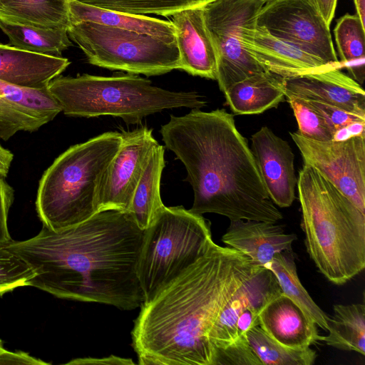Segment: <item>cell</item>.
Returning a JSON list of instances; mask_svg holds the SVG:
<instances>
[{"label": "cell", "mask_w": 365, "mask_h": 365, "mask_svg": "<svg viewBox=\"0 0 365 365\" xmlns=\"http://www.w3.org/2000/svg\"><path fill=\"white\" fill-rule=\"evenodd\" d=\"M356 15L361 24L365 26V0H354Z\"/></svg>", "instance_id": "b9f144b4"}, {"label": "cell", "mask_w": 365, "mask_h": 365, "mask_svg": "<svg viewBox=\"0 0 365 365\" xmlns=\"http://www.w3.org/2000/svg\"><path fill=\"white\" fill-rule=\"evenodd\" d=\"M0 29L8 36L9 45L25 51L61 57L72 45L66 29L36 27L1 18Z\"/></svg>", "instance_id": "83f0119b"}, {"label": "cell", "mask_w": 365, "mask_h": 365, "mask_svg": "<svg viewBox=\"0 0 365 365\" xmlns=\"http://www.w3.org/2000/svg\"><path fill=\"white\" fill-rule=\"evenodd\" d=\"M120 146L106 169L97 193L98 212L118 210L128 212L135 190L149 155L158 143L153 130L146 126L122 130Z\"/></svg>", "instance_id": "7c38bea8"}, {"label": "cell", "mask_w": 365, "mask_h": 365, "mask_svg": "<svg viewBox=\"0 0 365 365\" xmlns=\"http://www.w3.org/2000/svg\"><path fill=\"white\" fill-rule=\"evenodd\" d=\"M285 95L317 101L365 115V91L337 66L284 78Z\"/></svg>", "instance_id": "9a60e30c"}, {"label": "cell", "mask_w": 365, "mask_h": 365, "mask_svg": "<svg viewBox=\"0 0 365 365\" xmlns=\"http://www.w3.org/2000/svg\"><path fill=\"white\" fill-rule=\"evenodd\" d=\"M365 121H358L349 124L334 134L333 140H344L354 136L365 135Z\"/></svg>", "instance_id": "ab89813d"}, {"label": "cell", "mask_w": 365, "mask_h": 365, "mask_svg": "<svg viewBox=\"0 0 365 365\" xmlns=\"http://www.w3.org/2000/svg\"><path fill=\"white\" fill-rule=\"evenodd\" d=\"M223 93L234 113H262L277 107L285 97L284 78L264 71L233 83Z\"/></svg>", "instance_id": "7402d4cb"}, {"label": "cell", "mask_w": 365, "mask_h": 365, "mask_svg": "<svg viewBox=\"0 0 365 365\" xmlns=\"http://www.w3.org/2000/svg\"><path fill=\"white\" fill-rule=\"evenodd\" d=\"M5 351V349L4 348L3 346V342L0 339V354Z\"/></svg>", "instance_id": "7bdbcfd3"}, {"label": "cell", "mask_w": 365, "mask_h": 365, "mask_svg": "<svg viewBox=\"0 0 365 365\" xmlns=\"http://www.w3.org/2000/svg\"><path fill=\"white\" fill-rule=\"evenodd\" d=\"M330 26L336 9L337 0H308Z\"/></svg>", "instance_id": "f35d334b"}, {"label": "cell", "mask_w": 365, "mask_h": 365, "mask_svg": "<svg viewBox=\"0 0 365 365\" xmlns=\"http://www.w3.org/2000/svg\"><path fill=\"white\" fill-rule=\"evenodd\" d=\"M339 62L352 78L363 83L365 74V26L356 14L340 17L334 29Z\"/></svg>", "instance_id": "f1b7e54d"}, {"label": "cell", "mask_w": 365, "mask_h": 365, "mask_svg": "<svg viewBox=\"0 0 365 365\" xmlns=\"http://www.w3.org/2000/svg\"><path fill=\"white\" fill-rule=\"evenodd\" d=\"M68 35L96 66L147 76L180 69L175 41L90 21L71 23Z\"/></svg>", "instance_id": "ba28073f"}, {"label": "cell", "mask_w": 365, "mask_h": 365, "mask_svg": "<svg viewBox=\"0 0 365 365\" xmlns=\"http://www.w3.org/2000/svg\"><path fill=\"white\" fill-rule=\"evenodd\" d=\"M245 44L249 53L266 71L284 78L298 76L332 65L272 36L264 29L256 25L247 29Z\"/></svg>", "instance_id": "ac0fdd59"}, {"label": "cell", "mask_w": 365, "mask_h": 365, "mask_svg": "<svg viewBox=\"0 0 365 365\" xmlns=\"http://www.w3.org/2000/svg\"><path fill=\"white\" fill-rule=\"evenodd\" d=\"M213 242L210 225L182 206H164L145 230L137 274L144 302L194 264Z\"/></svg>", "instance_id": "52a82bcc"}, {"label": "cell", "mask_w": 365, "mask_h": 365, "mask_svg": "<svg viewBox=\"0 0 365 365\" xmlns=\"http://www.w3.org/2000/svg\"><path fill=\"white\" fill-rule=\"evenodd\" d=\"M258 320L267 334L288 347H310L322 339L317 325L282 292L263 307Z\"/></svg>", "instance_id": "44dd1931"}, {"label": "cell", "mask_w": 365, "mask_h": 365, "mask_svg": "<svg viewBox=\"0 0 365 365\" xmlns=\"http://www.w3.org/2000/svg\"><path fill=\"white\" fill-rule=\"evenodd\" d=\"M145 230L132 215L99 211L74 226L4 245L36 276L29 286L61 299L132 310L144 301L137 267Z\"/></svg>", "instance_id": "6da1fadb"}, {"label": "cell", "mask_w": 365, "mask_h": 365, "mask_svg": "<svg viewBox=\"0 0 365 365\" xmlns=\"http://www.w3.org/2000/svg\"><path fill=\"white\" fill-rule=\"evenodd\" d=\"M297 239L276 222L238 220L230 221L222 241L248 257L254 265L264 268L275 254L292 252Z\"/></svg>", "instance_id": "d6986e66"}, {"label": "cell", "mask_w": 365, "mask_h": 365, "mask_svg": "<svg viewBox=\"0 0 365 365\" xmlns=\"http://www.w3.org/2000/svg\"><path fill=\"white\" fill-rule=\"evenodd\" d=\"M259 267L212 242L207 252L140 305L131 331L140 365H215L209 333L220 312Z\"/></svg>", "instance_id": "7a4b0ae2"}, {"label": "cell", "mask_w": 365, "mask_h": 365, "mask_svg": "<svg viewBox=\"0 0 365 365\" xmlns=\"http://www.w3.org/2000/svg\"><path fill=\"white\" fill-rule=\"evenodd\" d=\"M290 136L304 165L317 170L365 213V135L344 140L318 141Z\"/></svg>", "instance_id": "8fae6325"}, {"label": "cell", "mask_w": 365, "mask_h": 365, "mask_svg": "<svg viewBox=\"0 0 365 365\" xmlns=\"http://www.w3.org/2000/svg\"><path fill=\"white\" fill-rule=\"evenodd\" d=\"M323 117L334 133L338 130L358 121H365V115L317 101H308Z\"/></svg>", "instance_id": "e575fe53"}, {"label": "cell", "mask_w": 365, "mask_h": 365, "mask_svg": "<svg viewBox=\"0 0 365 365\" xmlns=\"http://www.w3.org/2000/svg\"><path fill=\"white\" fill-rule=\"evenodd\" d=\"M247 340L262 364L312 365L317 359L316 351L307 348H291L284 346L267 334L259 325L250 329Z\"/></svg>", "instance_id": "f546056e"}, {"label": "cell", "mask_w": 365, "mask_h": 365, "mask_svg": "<svg viewBox=\"0 0 365 365\" xmlns=\"http://www.w3.org/2000/svg\"><path fill=\"white\" fill-rule=\"evenodd\" d=\"M259 365L262 364L250 347L247 337L220 351L216 356L215 365Z\"/></svg>", "instance_id": "836d02e7"}, {"label": "cell", "mask_w": 365, "mask_h": 365, "mask_svg": "<svg viewBox=\"0 0 365 365\" xmlns=\"http://www.w3.org/2000/svg\"><path fill=\"white\" fill-rule=\"evenodd\" d=\"M48 90L65 115L86 118L110 115L128 124L140 123L145 117L166 109H200L207 105L203 96L195 91H168L133 73L58 76L49 83Z\"/></svg>", "instance_id": "8992f818"}, {"label": "cell", "mask_w": 365, "mask_h": 365, "mask_svg": "<svg viewBox=\"0 0 365 365\" xmlns=\"http://www.w3.org/2000/svg\"><path fill=\"white\" fill-rule=\"evenodd\" d=\"M14 364L48 365L49 364L22 351L11 352L5 349L0 354V365Z\"/></svg>", "instance_id": "8d00e7d4"}, {"label": "cell", "mask_w": 365, "mask_h": 365, "mask_svg": "<svg viewBox=\"0 0 365 365\" xmlns=\"http://www.w3.org/2000/svg\"><path fill=\"white\" fill-rule=\"evenodd\" d=\"M35 276V272L25 260L0 244V296L16 288L29 286Z\"/></svg>", "instance_id": "d6a6232c"}, {"label": "cell", "mask_w": 365, "mask_h": 365, "mask_svg": "<svg viewBox=\"0 0 365 365\" xmlns=\"http://www.w3.org/2000/svg\"><path fill=\"white\" fill-rule=\"evenodd\" d=\"M14 159V154L0 143V176L6 178Z\"/></svg>", "instance_id": "60d3db41"}, {"label": "cell", "mask_w": 365, "mask_h": 365, "mask_svg": "<svg viewBox=\"0 0 365 365\" xmlns=\"http://www.w3.org/2000/svg\"><path fill=\"white\" fill-rule=\"evenodd\" d=\"M264 4L260 0H215L203 6L205 24L216 53V80L222 92L235 83L266 71L245 44L246 31L255 25Z\"/></svg>", "instance_id": "9c48e42d"}, {"label": "cell", "mask_w": 365, "mask_h": 365, "mask_svg": "<svg viewBox=\"0 0 365 365\" xmlns=\"http://www.w3.org/2000/svg\"><path fill=\"white\" fill-rule=\"evenodd\" d=\"M168 18L175 29L180 69L194 76L216 80V53L205 24L203 7L185 9Z\"/></svg>", "instance_id": "2e32d148"}, {"label": "cell", "mask_w": 365, "mask_h": 365, "mask_svg": "<svg viewBox=\"0 0 365 365\" xmlns=\"http://www.w3.org/2000/svg\"><path fill=\"white\" fill-rule=\"evenodd\" d=\"M71 62L0 43V81L24 89L47 88Z\"/></svg>", "instance_id": "ffe728a7"}, {"label": "cell", "mask_w": 365, "mask_h": 365, "mask_svg": "<svg viewBox=\"0 0 365 365\" xmlns=\"http://www.w3.org/2000/svg\"><path fill=\"white\" fill-rule=\"evenodd\" d=\"M71 23L94 22L121 29L146 34L166 41H175V29L170 21L103 9L69 0Z\"/></svg>", "instance_id": "603a6c76"}, {"label": "cell", "mask_w": 365, "mask_h": 365, "mask_svg": "<svg viewBox=\"0 0 365 365\" xmlns=\"http://www.w3.org/2000/svg\"><path fill=\"white\" fill-rule=\"evenodd\" d=\"M285 97L293 110L298 124L297 132L301 135L318 141L333 140L334 132L307 100L292 95Z\"/></svg>", "instance_id": "1f68e13d"}, {"label": "cell", "mask_w": 365, "mask_h": 365, "mask_svg": "<svg viewBox=\"0 0 365 365\" xmlns=\"http://www.w3.org/2000/svg\"><path fill=\"white\" fill-rule=\"evenodd\" d=\"M281 293L274 274L267 268L259 269L241 285L222 309L209 333L215 360L220 351L237 341L236 324L240 314L250 305L264 307Z\"/></svg>", "instance_id": "e0dca14e"}, {"label": "cell", "mask_w": 365, "mask_h": 365, "mask_svg": "<svg viewBox=\"0 0 365 365\" xmlns=\"http://www.w3.org/2000/svg\"><path fill=\"white\" fill-rule=\"evenodd\" d=\"M297 186L307 252L329 282L344 284L365 268V213L309 165Z\"/></svg>", "instance_id": "277c9868"}, {"label": "cell", "mask_w": 365, "mask_h": 365, "mask_svg": "<svg viewBox=\"0 0 365 365\" xmlns=\"http://www.w3.org/2000/svg\"><path fill=\"white\" fill-rule=\"evenodd\" d=\"M91 6L137 15H170L190 8L203 7L215 0H75Z\"/></svg>", "instance_id": "4dcf8cb0"}, {"label": "cell", "mask_w": 365, "mask_h": 365, "mask_svg": "<svg viewBox=\"0 0 365 365\" xmlns=\"http://www.w3.org/2000/svg\"><path fill=\"white\" fill-rule=\"evenodd\" d=\"M165 148L157 143L152 149L134 192L129 212L138 225L147 229L165 206L160 197V180L165 166Z\"/></svg>", "instance_id": "cb8c5ba5"}, {"label": "cell", "mask_w": 365, "mask_h": 365, "mask_svg": "<svg viewBox=\"0 0 365 365\" xmlns=\"http://www.w3.org/2000/svg\"><path fill=\"white\" fill-rule=\"evenodd\" d=\"M121 132H106L74 145L42 175L36 209L43 226L59 231L98 212V186L122 142Z\"/></svg>", "instance_id": "5b68a950"}, {"label": "cell", "mask_w": 365, "mask_h": 365, "mask_svg": "<svg viewBox=\"0 0 365 365\" xmlns=\"http://www.w3.org/2000/svg\"><path fill=\"white\" fill-rule=\"evenodd\" d=\"M264 268L273 272L282 292L295 303L309 319L321 329L328 330L329 317L314 302L302 284L292 251L275 254Z\"/></svg>", "instance_id": "4316f807"}, {"label": "cell", "mask_w": 365, "mask_h": 365, "mask_svg": "<svg viewBox=\"0 0 365 365\" xmlns=\"http://www.w3.org/2000/svg\"><path fill=\"white\" fill-rule=\"evenodd\" d=\"M251 142L250 148L270 199L280 207H290L297 184L292 148L267 126L255 133Z\"/></svg>", "instance_id": "4fadbf2b"}, {"label": "cell", "mask_w": 365, "mask_h": 365, "mask_svg": "<svg viewBox=\"0 0 365 365\" xmlns=\"http://www.w3.org/2000/svg\"><path fill=\"white\" fill-rule=\"evenodd\" d=\"M160 134L184 165L194 192L190 211L232 220L277 222L282 212L270 199L247 140L225 109L171 115Z\"/></svg>", "instance_id": "3957f363"}, {"label": "cell", "mask_w": 365, "mask_h": 365, "mask_svg": "<svg viewBox=\"0 0 365 365\" xmlns=\"http://www.w3.org/2000/svg\"><path fill=\"white\" fill-rule=\"evenodd\" d=\"M255 25L272 36L321 59L342 66L329 26L308 0H274L264 4Z\"/></svg>", "instance_id": "30bf717a"}, {"label": "cell", "mask_w": 365, "mask_h": 365, "mask_svg": "<svg viewBox=\"0 0 365 365\" xmlns=\"http://www.w3.org/2000/svg\"><path fill=\"white\" fill-rule=\"evenodd\" d=\"M135 363L131 359H125L114 355L103 358H83L76 359L67 363V364H110V365H130Z\"/></svg>", "instance_id": "74e56055"}, {"label": "cell", "mask_w": 365, "mask_h": 365, "mask_svg": "<svg viewBox=\"0 0 365 365\" xmlns=\"http://www.w3.org/2000/svg\"><path fill=\"white\" fill-rule=\"evenodd\" d=\"M263 2H264L265 4L267 3V2H269V1H274V0H260Z\"/></svg>", "instance_id": "ee69618b"}, {"label": "cell", "mask_w": 365, "mask_h": 365, "mask_svg": "<svg viewBox=\"0 0 365 365\" xmlns=\"http://www.w3.org/2000/svg\"><path fill=\"white\" fill-rule=\"evenodd\" d=\"M61 108L47 88L24 89L0 81V138L19 131L34 132L51 121Z\"/></svg>", "instance_id": "5bb4252c"}, {"label": "cell", "mask_w": 365, "mask_h": 365, "mask_svg": "<svg viewBox=\"0 0 365 365\" xmlns=\"http://www.w3.org/2000/svg\"><path fill=\"white\" fill-rule=\"evenodd\" d=\"M0 18L36 27L68 29L69 0H0Z\"/></svg>", "instance_id": "d4e9b609"}, {"label": "cell", "mask_w": 365, "mask_h": 365, "mask_svg": "<svg viewBox=\"0 0 365 365\" xmlns=\"http://www.w3.org/2000/svg\"><path fill=\"white\" fill-rule=\"evenodd\" d=\"M328 334L321 341L334 348L365 355L364 304H334L328 321Z\"/></svg>", "instance_id": "484cf974"}, {"label": "cell", "mask_w": 365, "mask_h": 365, "mask_svg": "<svg viewBox=\"0 0 365 365\" xmlns=\"http://www.w3.org/2000/svg\"><path fill=\"white\" fill-rule=\"evenodd\" d=\"M0 176V244L6 245L12 240L8 230L7 219L14 197L13 187Z\"/></svg>", "instance_id": "d590c367"}]
</instances>
